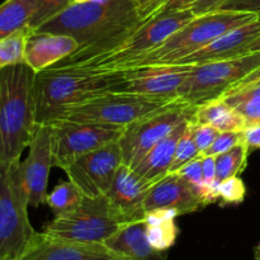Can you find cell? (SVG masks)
Returning a JSON list of instances; mask_svg holds the SVG:
<instances>
[{"label": "cell", "mask_w": 260, "mask_h": 260, "mask_svg": "<svg viewBox=\"0 0 260 260\" xmlns=\"http://www.w3.org/2000/svg\"><path fill=\"white\" fill-rule=\"evenodd\" d=\"M188 121L183 122L179 126L175 127L169 135L160 140L151 150L146 154V156L141 160L136 168H134L135 172L140 175L146 182L155 183L160 182L164 177H167L170 173L173 159H174L175 149L179 141L180 136L184 132L187 127Z\"/></svg>", "instance_id": "obj_21"}, {"label": "cell", "mask_w": 260, "mask_h": 260, "mask_svg": "<svg viewBox=\"0 0 260 260\" xmlns=\"http://www.w3.org/2000/svg\"><path fill=\"white\" fill-rule=\"evenodd\" d=\"M126 70V79L114 88L113 93L136 94L160 101L174 102L187 80L192 65L145 66Z\"/></svg>", "instance_id": "obj_13"}, {"label": "cell", "mask_w": 260, "mask_h": 260, "mask_svg": "<svg viewBox=\"0 0 260 260\" xmlns=\"http://www.w3.org/2000/svg\"><path fill=\"white\" fill-rule=\"evenodd\" d=\"M172 103L173 102L160 101L136 94L109 91L68 109L58 119L98 122L126 127L139 119L161 111Z\"/></svg>", "instance_id": "obj_9"}, {"label": "cell", "mask_w": 260, "mask_h": 260, "mask_svg": "<svg viewBox=\"0 0 260 260\" xmlns=\"http://www.w3.org/2000/svg\"><path fill=\"white\" fill-rule=\"evenodd\" d=\"M207 207L205 201L179 177L178 173H169L160 182L155 183L145 201V210L174 211L178 216L197 212Z\"/></svg>", "instance_id": "obj_18"}, {"label": "cell", "mask_w": 260, "mask_h": 260, "mask_svg": "<svg viewBox=\"0 0 260 260\" xmlns=\"http://www.w3.org/2000/svg\"><path fill=\"white\" fill-rule=\"evenodd\" d=\"M223 101L239 112L248 124L259 123L260 122V95L248 96V98H239L234 95L222 96Z\"/></svg>", "instance_id": "obj_30"}, {"label": "cell", "mask_w": 260, "mask_h": 260, "mask_svg": "<svg viewBox=\"0 0 260 260\" xmlns=\"http://www.w3.org/2000/svg\"><path fill=\"white\" fill-rule=\"evenodd\" d=\"M198 156H201V152L198 151L197 145H196L194 140H193L192 131H190V121H188L187 127H185L184 132H183V135L180 136L179 141L177 144L170 173H177L185 164H188V162L192 161V160H194Z\"/></svg>", "instance_id": "obj_28"}, {"label": "cell", "mask_w": 260, "mask_h": 260, "mask_svg": "<svg viewBox=\"0 0 260 260\" xmlns=\"http://www.w3.org/2000/svg\"><path fill=\"white\" fill-rule=\"evenodd\" d=\"M84 196L73 182H62L56 185L47 194L46 203L52 210L53 215L58 216L74 210L83 201Z\"/></svg>", "instance_id": "obj_26"}, {"label": "cell", "mask_w": 260, "mask_h": 260, "mask_svg": "<svg viewBox=\"0 0 260 260\" xmlns=\"http://www.w3.org/2000/svg\"><path fill=\"white\" fill-rule=\"evenodd\" d=\"M226 0H197L192 7L189 8L194 15L207 14L218 10V8L225 3Z\"/></svg>", "instance_id": "obj_37"}, {"label": "cell", "mask_w": 260, "mask_h": 260, "mask_svg": "<svg viewBox=\"0 0 260 260\" xmlns=\"http://www.w3.org/2000/svg\"><path fill=\"white\" fill-rule=\"evenodd\" d=\"M190 121L194 123L211 124L220 132L244 131L248 126L246 119L222 98L194 107Z\"/></svg>", "instance_id": "obj_22"}, {"label": "cell", "mask_w": 260, "mask_h": 260, "mask_svg": "<svg viewBox=\"0 0 260 260\" xmlns=\"http://www.w3.org/2000/svg\"><path fill=\"white\" fill-rule=\"evenodd\" d=\"M30 28H23L7 38L0 40V70L24 62V52Z\"/></svg>", "instance_id": "obj_27"}, {"label": "cell", "mask_w": 260, "mask_h": 260, "mask_svg": "<svg viewBox=\"0 0 260 260\" xmlns=\"http://www.w3.org/2000/svg\"><path fill=\"white\" fill-rule=\"evenodd\" d=\"M217 198L225 205H238L244 202L246 196V185L243 179L233 177L225 179L217 185Z\"/></svg>", "instance_id": "obj_31"}, {"label": "cell", "mask_w": 260, "mask_h": 260, "mask_svg": "<svg viewBox=\"0 0 260 260\" xmlns=\"http://www.w3.org/2000/svg\"><path fill=\"white\" fill-rule=\"evenodd\" d=\"M193 111L194 107L177 99L161 111L124 127L118 140L123 164L131 169L136 168L160 140L180 123L190 121Z\"/></svg>", "instance_id": "obj_10"}, {"label": "cell", "mask_w": 260, "mask_h": 260, "mask_svg": "<svg viewBox=\"0 0 260 260\" xmlns=\"http://www.w3.org/2000/svg\"><path fill=\"white\" fill-rule=\"evenodd\" d=\"M218 10L260 14V0H226Z\"/></svg>", "instance_id": "obj_34"}, {"label": "cell", "mask_w": 260, "mask_h": 260, "mask_svg": "<svg viewBox=\"0 0 260 260\" xmlns=\"http://www.w3.org/2000/svg\"><path fill=\"white\" fill-rule=\"evenodd\" d=\"M37 0H5L0 4V40L29 27Z\"/></svg>", "instance_id": "obj_24"}, {"label": "cell", "mask_w": 260, "mask_h": 260, "mask_svg": "<svg viewBox=\"0 0 260 260\" xmlns=\"http://www.w3.org/2000/svg\"><path fill=\"white\" fill-rule=\"evenodd\" d=\"M197 0H167L160 12H172V10L189 9Z\"/></svg>", "instance_id": "obj_39"}, {"label": "cell", "mask_w": 260, "mask_h": 260, "mask_svg": "<svg viewBox=\"0 0 260 260\" xmlns=\"http://www.w3.org/2000/svg\"><path fill=\"white\" fill-rule=\"evenodd\" d=\"M244 141L250 150L260 149V122L259 123L248 124L244 129Z\"/></svg>", "instance_id": "obj_38"}, {"label": "cell", "mask_w": 260, "mask_h": 260, "mask_svg": "<svg viewBox=\"0 0 260 260\" xmlns=\"http://www.w3.org/2000/svg\"><path fill=\"white\" fill-rule=\"evenodd\" d=\"M136 2L140 17L142 20H146L152 15L157 14L167 0H136Z\"/></svg>", "instance_id": "obj_36"}, {"label": "cell", "mask_w": 260, "mask_h": 260, "mask_svg": "<svg viewBox=\"0 0 260 260\" xmlns=\"http://www.w3.org/2000/svg\"><path fill=\"white\" fill-rule=\"evenodd\" d=\"M256 51H260V33L258 35V37H256L255 40L250 43V46H249V53L256 52Z\"/></svg>", "instance_id": "obj_41"}, {"label": "cell", "mask_w": 260, "mask_h": 260, "mask_svg": "<svg viewBox=\"0 0 260 260\" xmlns=\"http://www.w3.org/2000/svg\"><path fill=\"white\" fill-rule=\"evenodd\" d=\"M122 164L121 147L116 141L81 155L62 170L84 197H99L109 192Z\"/></svg>", "instance_id": "obj_12"}, {"label": "cell", "mask_w": 260, "mask_h": 260, "mask_svg": "<svg viewBox=\"0 0 260 260\" xmlns=\"http://www.w3.org/2000/svg\"><path fill=\"white\" fill-rule=\"evenodd\" d=\"M20 160L0 162V260H15L37 231L28 217Z\"/></svg>", "instance_id": "obj_5"}, {"label": "cell", "mask_w": 260, "mask_h": 260, "mask_svg": "<svg viewBox=\"0 0 260 260\" xmlns=\"http://www.w3.org/2000/svg\"><path fill=\"white\" fill-rule=\"evenodd\" d=\"M15 260H123L102 243H81L36 233Z\"/></svg>", "instance_id": "obj_15"}, {"label": "cell", "mask_w": 260, "mask_h": 260, "mask_svg": "<svg viewBox=\"0 0 260 260\" xmlns=\"http://www.w3.org/2000/svg\"><path fill=\"white\" fill-rule=\"evenodd\" d=\"M255 260H260V244L255 248Z\"/></svg>", "instance_id": "obj_42"}, {"label": "cell", "mask_w": 260, "mask_h": 260, "mask_svg": "<svg viewBox=\"0 0 260 260\" xmlns=\"http://www.w3.org/2000/svg\"><path fill=\"white\" fill-rule=\"evenodd\" d=\"M202 174L205 185L217 197V192H216V188H217L216 187V156L202 155Z\"/></svg>", "instance_id": "obj_35"}, {"label": "cell", "mask_w": 260, "mask_h": 260, "mask_svg": "<svg viewBox=\"0 0 260 260\" xmlns=\"http://www.w3.org/2000/svg\"><path fill=\"white\" fill-rule=\"evenodd\" d=\"M35 76L25 62L0 70V162L20 160L32 139Z\"/></svg>", "instance_id": "obj_3"}, {"label": "cell", "mask_w": 260, "mask_h": 260, "mask_svg": "<svg viewBox=\"0 0 260 260\" xmlns=\"http://www.w3.org/2000/svg\"><path fill=\"white\" fill-rule=\"evenodd\" d=\"M259 66L260 51L231 60L192 66L187 80L180 88L178 101L192 107L217 101Z\"/></svg>", "instance_id": "obj_7"}, {"label": "cell", "mask_w": 260, "mask_h": 260, "mask_svg": "<svg viewBox=\"0 0 260 260\" xmlns=\"http://www.w3.org/2000/svg\"><path fill=\"white\" fill-rule=\"evenodd\" d=\"M144 20L136 0H75L35 30L71 36L79 48L52 68L76 66L106 52Z\"/></svg>", "instance_id": "obj_1"}, {"label": "cell", "mask_w": 260, "mask_h": 260, "mask_svg": "<svg viewBox=\"0 0 260 260\" xmlns=\"http://www.w3.org/2000/svg\"><path fill=\"white\" fill-rule=\"evenodd\" d=\"M71 3H74V0H37V8L29 23V28L33 30L37 29L43 23L60 14Z\"/></svg>", "instance_id": "obj_29"}, {"label": "cell", "mask_w": 260, "mask_h": 260, "mask_svg": "<svg viewBox=\"0 0 260 260\" xmlns=\"http://www.w3.org/2000/svg\"><path fill=\"white\" fill-rule=\"evenodd\" d=\"M74 2H75V0H74Z\"/></svg>", "instance_id": "obj_43"}, {"label": "cell", "mask_w": 260, "mask_h": 260, "mask_svg": "<svg viewBox=\"0 0 260 260\" xmlns=\"http://www.w3.org/2000/svg\"><path fill=\"white\" fill-rule=\"evenodd\" d=\"M196 15L190 9L159 12L144 20L106 52L79 63V68L119 70L135 58L159 47ZM69 68V66H68Z\"/></svg>", "instance_id": "obj_6"}, {"label": "cell", "mask_w": 260, "mask_h": 260, "mask_svg": "<svg viewBox=\"0 0 260 260\" xmlns=\"http://www.w3.org/2000/svg\"><path fill=\"white\" fill-rule=\"evenodd\" d=\"M52 126L53 167L63 169L79 156L118 141L123 126L57 119Z\"/></svg>", "instance_id": "obj_11"}, {"label": "cell", "mask_w": 260, "mask_h": 260, "mask_svg": "<svg viewBox=\"0 0 260 260\" xmlns=\"http://www.w3.org/2000/svg\"><path fill=\"white\" fill-rule=\"evenodd\" d=\"M126 79V70L50 68L36 73L33 85L36 124H51L68 109L101 94L113 91Z\"/></svg>", "instance_id": "obj_2"}, {"label": "cell", "mask_w": 260, "mask_h": 260, "mask_svg": "<svg viewBox=\"0 0 260 260\" xmlns=\"http://www.w3.org/2000/svg\"><path fill=\"white\" fill-rule=\"evenodd\" d=\"M259 80H260V66H259L258 69H256L255 71H253V73H251V74H249V75L246 76L245 79H243V80H241V81H239V83L236 84V85L234 86V88L231 89L230 91L236 90V89H240V88H243V86L248 85V84L255 83V81H259ZM230 91H229V93H230Z\"/></svg>", "instance_id": "obj_40"}, {"label": "cell", "mask_w": 260, "mask_h": 260, "mask_svg": "<svg viewBox=\"0 0 260 260\" xmlns=\"http://www.w3.org/2000/svg\"><path fill=\"white\" fill-rule=\"evenodd\" d=\"M190 131H192L193 140H194L201 155H203L210 149V146L213 144L218 132H220L217 128L211 126V124L194 123L192 121H190Z\"/></svg>", "instance_id": "obj_33"}, {"label": "cell", "mask_w": 260, "mask_h": 260, "mask_svg": "<svg viewBox=\"0 0 260 260\" xmlns=\"http://www.w3.org/2000/svg\"><path fill=\"white\" fill-rule=\"evenodd\" d=\"M104 245L123 260H168V251L156 250L150 244L145 220L123 225Z\"/></svg>", "instance_id": "obj_20"}, {"label": "cell", "mask_w": 260, "mask_h": 260, "mask_svg": "<svg viewBox=\"0 0 260 260\" xmlns=\"http://www.w3.org/2000/svg\"><path fill=\"white\" fill-rule=\"evenodd\" d=\"M256 15L258 14L229 10H216L207 14L196 15L187 24L173 33L159 47L135 58L122 69L174 65L179 60L205 47L229 30L248 23Z\"/></svg>", "instance_id": "obj_4"}, {"label": "cell", "mask_w": 260, "mask_h": 260, "mask_svg": "<svg viewBox=\"0 0 260 260\" xmlns=\"http://www.w3.org/2000/svg\"><path fill=\"white\" fill-rule=\"evenodd\" d=\"M250 151V147L243 141L229 151L216 156V187L225 179L239 177L245 170Z\"/></svg>", "instance_id": "obj_25"}, {"label": "cell", "mask_w": 260, "mask_h": 260, "mask_svg": "<svg viewBox=\"0 0 260 260\" xmlns=\"http://www.w3.org/2000/svg\"><path fill=\"white\" fill-rule=\"evenodd\" d=\"M53 132L51 124H37L28 145V156L20 161L28 202L32 207L46 203L48 175L53 167Z\"/></svg>", "instance_id": "obj_14"}, {"label": "cell", "mask_w": 260, "mask_h": 260, "mask_svg": "<svg viewBox=\"0 0 260 260\" xmlns=\"http://www.w3.org/2000/svg\"><path fill=\"white\" fill-rule=\"evenodd\" d=\"M78 48V41L71 36L32 29L25 43L24 62L40 73L52 68Z\"/></svg>", "instance_id": "obj_19"}, {"label": "cell", "mask_w": 260, "mask_h": 260, "mask_svg": "<svg viewBox=\"0 0 260 260\" xmlns=\"http://www.w3.org/2000/svg\"><path fill=\"white\" fill-rule=\"evenodd\" d=\"M260 33V15L245 24L229 30L205 47L190 53L174 65H203L216 61L231 60L249 53V46Z\"/></svg>", "instance_id": "obj_17"}, {"label": "cell", "mask_w": 260, "mask_h": 260, "mask_svg": "<svg viewBox=\"0 0 260 260\" xmlns=\"http://www.w3.org/2000/svg\"><path fill=\"white\" fill-rule=\"evenodd\" d=\"M244 141V132L243 131H223L218 132L217 137L211 145L210 149L205 152L203 155H208V156H217V155L223 154V152L229 151L236 145Z\"/></svg>", "instance_id": "obj_32"}, {"label": "cell", "mask_w": 260, "mask_h": 260, "mask_svg": "<svg viewBox=\"0 0 260 260\" xmlns=\"http://www.w3.org/2000/svg\"><path fill=\"white\" fill-rule=\"evenodd\" d=\"M175 217L177 213L169 210H155L145 216L147 239L156 250L168 251L174 246L179 235Z\"/></svg>", "instance_id": "obj_23"}, {"label": "cell", "mask_w": 260, "mask_h": 260, "mask_svg": "<svg viewBox=\"0 0 260 260\" xmlns=\"http://www.w3.org/2000/svg\"><path fill=\"white\" fill-rule=\"evenodd\" d=\"M123 225L126 223L112 207L107 196H99L84 197L74 210L55 216L43 233L81 243L104 244Z\"/></svg>", "instance_id": "obj_8"}, {"label": "cell", "mask_w": 260, "mask_h": 260, "mask_svg": "<svg viewBox=\"0 0 260 260\" xmlns=\"http://www.w3.org/2000/svg\"><path fill=\"white\" fill-rule=\"evenodd\" d=\"M152 185L134 169L122 164L117 170L107 198L124 223L142 221L146 216L145 201Z\"/></svg>", "instance_id": "obj_16"}]
</instances>
